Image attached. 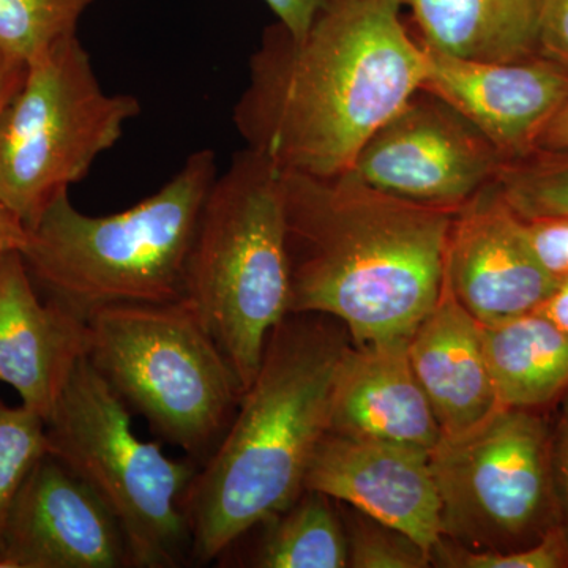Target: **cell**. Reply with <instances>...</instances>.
Here are the masks:
<instances>
[{
  "label": "cell",
  "instance_id": "1",
  "mask_svg": "<svg viewBox=\"0 0 568 568\" xmlns=\"http://www.w3.org/2000/svg\"><path fill=\"white\" fill-rule=\"evenodd\" d=\"M425 73L403 0H323L302 36L280 22L264 29L234 125L280 170L346 173Z\"/></svg>",
  "mask_w": 568,
  "mask_h": 568
},
{
  "label": "cell",
  "instance_id": "2",
  "mask_svg": "<svg viewBox=\"0 0 568 568\" xmlns=\"http://www.w3.org/2000/svg\"><path fill=\"white\" fill-rule=\"evenodd\" d=\"M290 315L338 321L354 345L409 338L443 291L455 213L399 200L354 171H283Z\"/></svg>",
  "mask_w": 568,
  "mask_h": 568
},
{
  "label": "cell",
  "instance_id": "3",
  "mask_svg": "<svg viewBox=\"0 0 568 568\" xmlns=\"http://www.w3.org/2000/svg\"><path fill=\"white\" fill-rule=\"evenodd\" d=\"M347 346L328 316L287 315L276 325L233 422L182 497L190 562H215L242 534L305 491Z\"/></svg>",
  "mask_w": 568,
  "mask_h": 568
},
{
  "label": "cell",
  "instance_id": "4",
  "mask_svg": "<svg viewBox=\"0 0 568 568\" xmlns=\"http://www.w3.org/2000/svg\"><path fill=\"white\" fill-rule=\"evenodd\" d=\"M216 175L215 152L203 149L162 189L112 215H85L69 192L59 194L20 252L41 297L84 323L110 306L185 298L194 231Z\"/></svg>",
  "mask_w": 568,
  "mask_h": 568
},
{
  "label": "cell",
  "instance_id": "5",
  "mask_svg": "<svg viewBox=\"0 0 568 568\" xmlns=\"http://www.w3.org/2000/svg\"><path fill=\"white\" fill-rule=\"evenodd\" d=\"M185 298L245 392L268 336L290 315L283 170L263 153L245 148L213 181L186 263Z\"/></svg>",
  "mask_w": 568,
  "mask_h": 568
},
{
  "label": "cell",
  "instance_id": "6",
  "mask_svg": "<svg viewBox=\"0 0 568 568\" xmlns=\"http://www.w3.org/2000/svg\"><path fill=\"white\" fill-rule=\"evenodd\" d=\"M88 325L89 361L125 406L160 443L207 462L244 390L192 304L110 306Z\"/></svg>",
  "mask_w": 568,
  "mask_h": 568
},
{
  "label": "cell",
  "instance_id": "7",
  "mask_svg": "<svg viewBox=\"0 0 568 568\" xmlns=\"http://www.w3.org/2000/svg\"><path fill=\"white\" fill-rule=\"evenodd\" d=\"M48 452L106 504L129 540L134 567L190 564L192 537L182 497L200 465L164 455L134 435L132 410L88 355L74 366L47 422Z\"/></svg>",
  "mask_w": 568,
  "mask_h": 568
},
{
  "label": "cell",
  "instance_id": "8",
  "mask_svg": "<svg viewBox=\"0 0 568 568\" xmlns=\"http://www.w3.org/2000/svg\"><path fill=\"white\" fill-rule=\"evenodd\" d=\"M140 112L136 97L104 91L77 33L40 51L0 115V205L32 226Z\"/></svg>",
  "mask_w": 568,
  "mask_h": 568
},
{
  "label": "cell",
  "instance_id": "9",
  "mask_svg": "<svg viewBox=\"0 0 568 568\" xmlns=\"http://www.w3.org/2000/svg\"><path fill=\"white\" fill-rule=\"evenodd\" d=\"M551 426L536 409L499 407L429 454L443 540L474 552L528 548L558 528Z\"/></svg>",
  "mask_w": 568,
  "mask_h": 568
},
{
  "label": "cell",
  "instance_id": "10",
  "mask_svg": "<svg viewBox=\"0 0 568 568\" xmlns=\"http://www.w3.org/2000/svg\"><path fill=\"white\" fill-rule=\"evenodd\" d=\"M506 162L462 112L420 88L365 142L351 171L399 200L458 212Z\"/></svg>",
  "mask_w": 568,
  "mask_h": 568
},
{
  "label": "cell",
  "instance_id": "11",
  "mask_svg": "<svg viewBox=\"0 0 568 568\" xmlns=\"http://www.w3.org/2000/svg\"><path fill=\"white\" fill-rule=\"evenodd\" d=\"M0 559L7 568L134 567L110 508L50 452L32 467L14 500Z\"/></svg>",
  "mask_w": 568,
  "mask_h": 568
},
{
  "label": "cell",
  "instance_id": "12",
  "mask_svg": "<svg viewBox=\"0 0 568 568\" xmlns=\"http://www.w3.org/2000/svg\"><path fill=\"white\" fill-rule=\"evenodd\" d=\"M443 282L478 324L493 325L536 312L558 280L538 264L523 220L491 183L452 220Z\"/></svg>",
  "mask_w": 568,
  "mask_h": 568
},
{
  "label": "cell",
  "instance_id": "13",
  "mask_svg": "<svg viewBox=\"0 0 568 568\" xmlns=\"http://www.w3.org/2000/svg\"><path fill=\"white\" fill-rule=\"evenodd\" d=\"M429 454L424 448L327 432L310 463L305 489L402 530L433 560L443 529Z\"/></svg>",
  "mask_w": 568,
  "mask_h": 568
},
{
  "label": "cell",
  "instance_id": "14",
  "mask_svg": "<svg viewBox=\"0 0 568 568\" xmlns=\"http://www.w3.org/2000/svg\"><path fill=\"white\" fill-rule=\"evenodd\" d=\"M428 89L514 160L536 151L541 134L568 102V71L544 55L514 62H476L424 47Z\"/></svg>",
  "mask_w": 568,
  "mask_h": 568
},
{
  "label": "cell",
  "instance_id": "15",
  "mask_svg": "<svg viewBox=\"0 0 568 568\" xmlns=\"http://www.w3.org/2000/svg\"><path fill=\"white\" fill-rule=\"evenodd\" d=\"M89 338L88 323L41 298L20 252L0 257V383L22 406L50 420Z\"/></svg>",
  "mask_w": 568,
  "mask_h": 568
},
{
  "label": "cell",
  "instance_id": "16",
  "mask_svg": "<svg viewBox=\"0 0 568 568\" xmlns=\"http://www.w3.org/2000/svg\"><path fill=\"white\" fill-rule=\"evenodd\" d=\"M407 342L349 343L336 369L328 432L428 452L439 444L443 432L414 375Z\"/></svg>",
  "mask_w": 568,
  "mask_h": 568
},
{
  "label": "cell",
  "instance_id": "17",
  "mask_svg": "<svg viewBox=\"0 0 568 568\" xmlns=\"http://www.w3.org/2000/svg\"><path fill=\"white\" fill-rule=\"evenodd\" d=\"M407 354L443 437L469 432L499 409L481 325L444 282L435 306L409 336Z\"/></svg>",
  "mask_w": 568,
  "mask_h": 568
},
{
  "label": "cell",
  "instance_id": "18",
  "mask_svg": "<svg viewBox=\"0 0 568 568\" xmlns=\"http://www.w3.org/2000/svg\"><path fill=\"white\" fill-rule=\"evenodd\" d=\"M541 0H403L422 47L476 62L538 54Z\"/></svg>",
  "mask_w": 568,
  "mask_h": 568
},
{
  "label": "cell",
  "instance_id": "19",
  "mask_svg": "<svg viewBox=\"0 0 568 568\" xmlns=\"http://www.w3.org/2000/svg\"><path fill=\"white\" fill-rule=\"evenodd\" d=\"M500 407L538 409L568 388V334L537 312L481 325Z\"/></svg>",
  "mask_w": 568,
  "mask_h": 568
},
{
  "label": "cell",
  "instance_id": "20",
  "mask_svg": "<svg viewBox=\"0 0 568 568\" xmlns=\"http://www.w3.org/2000/svg\"><path fill=\"white\" fill-rule=\"evenodd\" d=\"M331 497L305 489L290 507L257 523L260 540L244 566L260 568H345V526Z\"/></svg>",
  "mask_w": 568,
  "mask_h": 568
},
{
  "label": "cell",
  "instance_id": "21",
  "mask_svg": "<svg viewBox=\"0 0 568 568\" xmlns=\"http://www.w3.org/2000/svg\"><path fill=\"white\" fill-rule=\"evenodd\" d=\"M495 183L521 220L568 216V148H538L507 160Z\"/></svg>",
  "mask_w": 568,
  "mask_h": 568
},
{
  "label": "cell",
  "instance_id": "22",
  "mask_svg": "<svg viewBox=\"0 0 568 568\" xmlns=\"http://www.w3.org/2000/svg\"><path fill=\"white\" fill-rule=\"evenodd\" d=\"M97 0H0V48L21 61L77 33Z\"/></svg>",
  "mask_w": 568,
  "mask_h": 568
},
{
  "label": "cell",
  "instance_id": "23",
  "mask_svg": "<svg viewBox=\"0 0 568 568\" xmlns=\"http://www.w3.org/2000/svg\"><path fill=\"white\" fill-rule=\"evenodd\" d=\"M48 452L47 422L0 399V555L11 508L32 467ZM0 568H7L0 559Z\"/></svg>",
  "mask_w": 568,
  "mask_h": 568
},
{
  "label": "cell",
  "instance_id": "24",
  "mask_svg": "<svg viewBox=\"0 0 568 568\" xmlns=\"http://www.w3.org/2000/svg\"><path fill=\"white\" fill-rule=\"evenodd\" d=\"M347 567L426 568L432 555L402 530L357 511L346 526Z\"/></svg>",
  "mask_w": 568,
  "mask_h": 568
},
{
  "label": "cell",
  "instance_id": "25",
  "mask_svg": "<svg viewBox=\"0 0 568 568\" xmlns=\"http://www.w3.org/2000/svg\"><path fill=\"white\" fill-rule=\"evenodd\" d=\"M433 566L454 568H568V538L564 529L549 530L537 544L518 551L474 552L443 540L433 551Z\"/></svg>",
  "mask_w": 568,
  "mask_h": 568
},
{
  "label": "cell",
  "instance_id": "26",
  "mask_svg": "<svg viewBox=\"0 0 568 568\" xmlns=\"http://www.w3.org/2000/svg\"><path fill=\"white\" fill-rule=\"evenodd\" d=\"M525 235L538 264L555 280L568 276V216L523 220Z\"/></svg>",
  "mask_w": 568,
  "mask_h": 568
},
{
  "label": "cell",
  "instance_id": "27",
  "mask_svg": "<svg viewBox=\"0 0 568 568\" xmlns=\"http://www.w3.org/2000/svg\"><path fill=\"white\" fill-rule=\"evenodd\" d=\"M552 487L558 503L559 525L568 538V388L559 398L558 418L549 443Z\"/></svg>",
  "mask_w": 568,
  "mask_h": 568
},
{
  "label": "cell",
  "instance_id": "28",
  "mask_svg": "<svg viewBox=\"0 0 568 568\" xmlns=\"http://www.w3.org/2000/svg\"><path fill=\"white\" fill-rule=\"evenodd\" d=\"M538 54L568 71V0H541Z\"/></svg>",
  "mask_w": 568,
  "mask_h": 568
},
{
  "label": "cell",
  "instance_id": "29",
  "mask_svg": "<svg viewBox=\"0 0 568 568\" xmlns=\"http://www.w3.org/2000/svg\"><path fill=\"white\" fill-rule=\"evenodd\" d=\"M274 11L276 22L284 26L293 36H302L312 24L323 0H264Z\"/></svg>",
  "mask_w": 568,
  "mask_h": 568
},
{
  "label": "cell",
  "instance_id": "30",
  "mask_svg": "<svg viewBox=\"0 0 568 568\" xmlns=\"http://www.w3.org/2000/svg\"><path fill=\"white\" fill-rule=\"evenodd\" d=\"M28 62L14 58L0 48V115L7 110L24 81Z\"/></svg>",
  "mask_w": 568,
  "mask_h": 568
},
{
  "label": "cell",
  "instance_id": "31",
  "mask_svg": "<svg viewBox=\"0 0 568 568\" xmlns=\"http://www.w3.org/2000/svg\"><path fill=\"white\" fill-rule=\"evenodd\" d=\"M536 312L568 334V276L556 283L555 290Z\"/></svg>",
  "mask_w": 568,
  "mask_h": 568
},
{
  "label": "cell",
  "instance_id": "32",
  "mask_svg": "<svg viewBox=\"0 0 568 568\" xmlns=\"http://www.w3.org/2000/svg\"><path fill=\"white\" fill-rule=\"evenodd\" d=\"M28 241V227L10 212L9 209L0 205V257L9 252H21Z\"/></svg>",
  "mask_w": 568,
  "mask_h": 568
},
{
  "label": "cell",
  "instance_id": "33",
  "mask_svg": "<svg viewBox=\"0 0 568 568\" xmlns=\"http://www.w3.org/2000/svg\"><path fill=\"white\" fill-rule=\"evenodd\" d=\"M538 148H568V102L560 108L558 114L548 123L547 130L541 134L540 142H538Z\"/></svg>",
  "mask_w": 568,
  "mask_h": 568
}]
</instances>
